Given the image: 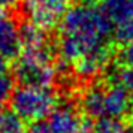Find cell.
<instances>
[{"instance_id":"6da1fadb","label":"cell","mask_w":133,"mask_h":133,"mask_svg":"<svg viewBox=\"0 0 133 133\" xmlns=\"http://www.w3.org/2000/svg\"><path fill=\"white\" fill-rule=\"evenodd\" d=\"M114 25L99 6L79 3L67 9L60 21L58 52L64 63L75 61L109 45Z\"/></svg>"},{"instance_id":"7a4b0ae2","label":"cell","mask_w":133,"mask_h":133,"mask_svg":"<svg viewBox=\"0 0 133 133\" xmlns=\"http://www.w3.org/2000/svg\"><path fill=\"white\" fill-rule=\"evenodd\" d=\"M11 109L25 123H37L48 118L57 105V97L51 87L21 84L15 87L11 96Z\"/></svg>"},{"instance_id":"3957f363","label":"cell","mask_w":133,"mask_h":133,"mask_svg":"<svg viewBox=\"0 0 133 133\" xmlns=\"http://www.w3.org/2000/svg\"><path fill=\"white\" fill-rule=\"evenodd\" d=\"M15 76L21 84L51 87L55 79V66L48 43L23 46L15 63Z\"/></svg>"},{"instance_id":"277c9868","label":"cell","mask_w":133,"mask_h":133,"mask_svg":"<svg viewBox=\"0 0 133 133\" xmlns=\"http://www.w3.org/2000/svg\"><path fill=\"white\" fill-rule=\"evenodd\" d=\"M21 9L29 21L49 30L60 24L64 14L70 8V0H19Z\"/></svg>"},{"instance_id":"5b68a950","label":"cell","mask_w":133,"mask_h":133,"mask_svg":"<svg viewBox=\"0 0 133 133\" xmlns=\"http://www.w3.org/2000/svg\"><path fill=\"white\" fill-rule=\"evenodd\" d=\"M103 105L105 117L121 120L133 115V99L132 93L127 90L121 81L111 82L103 87Z\"/></svg>"},{"instance_id":"8992f818","label":"cell","mask_w":133,"mask_h":133,"mask_svg":"<svg viewBox=\"0 0 133 133\" xmlns=\"http://www.w3.org/2000/svg\"><path fill=\"white\" fill-rule=\"evenodd\" d=\"M19 51V25L6 8H0V54L8 60H14L18 57Z\"/></svg>"},{"instance_id":"52a82bcc","label":"cell","mask_w":133,"mask_h":133,"mask_svg":"<svg viewBox=\"0 0 133 133\" xmlns=\"http://www.w3.org/2000/svg\"><path fill=\"white\" fill-rule=\"evenodd\" d=\"M81 124V115L75 111L72 105H60L51 111L48 115V126L51 133H78Z\"/></svg>"},{"instance_id":"ba28073f","label":"cell","mask_w":133,"mask_h":133,"mask_svg":"<svg viewBox=\"0 0 133 133\" xmlns=\"http://www.w3.org/2000/svg\"><path fill=\"white\" fill-rule=\"evenodd\" d=\"M112 57V45L109 43L103 48L93 51L90 54L81 57L75 61V72L76 75L82 76V78H90L94 76L96 73L103 70V67L106 66Z\"/></svg>"},{"instance_id":"9c48e42d","label":"cell","mask_w":133,"mask_h":133,"mask_svg":"<svg viewBox=\"0 0 133 133\" xmlns=\"http://www.w3.org/2000/svg\"><path fill=\"white\" fill-rule=\"evenodd\" d=\"M99 9L114 27L133 19V0H99Z\"/></svg>"},{"instance_id":"30bf717a","label":"cell","mask_w":133,"mask_h":133,"mask_svg":"<svg viewBox=\"0 0 133 133\" xmlns=\"http://www.w3.org/2000/svg\"><path fill=\"white\" fill-rule=\"evenodd\" d=\"M82 108L85 115L94 120L105 117V105H103V87H91L85 91L82 97Z\"/></svg>"},{"instance_id":"8fae6325","label":"cell","mask_w":133,"mask_h":133,"mask_svg":"<svg viewBox=\"0 0 133 133\" xmlns=\"http://www.w3.org/2000/svg\"><path fill=\"white\" fill-rule=\"evenodd\" d=\"M25 121L12 109L0 114V133H27Z\"/></svg>"},{"instance_id":"7c38bea8","label":"cell","mask_w":133,"mask_h":133,"mask_svg":"<svg viewBox=\"0 0 133 133\" xmlns=\"http://www.w3.org/2000/svg\"><path fill=\"white\" fill-rule=\"evenodd\" d=\"M14 78L9 73L3 72L0 73V114L5 111V106L8 105V102L11 100L14 91Z\"/></svg>"},{"instance_id":"4fadbf2b","label":"cell","mask_w":133,"mask_h":133,"mask_svg":"<svg viewBox=\"0 0 133 133\" xmlns=\"http://www.w3.org/2000/svg\"><path fill=\"white\" fill-rule=\"evenodd\" d=\"M112 37L118 45H126L133 41V19L126 21L123 24H118L114 27Z\"/></svg>"},{"instance_id":"5bb4252c","label":"cell","mask_w":133,"mask_h":133,"mask_svg":"<svg viewBox=\"0 0 133 133\" xmlns=\"http://www.w3.org/2000/svg\"><path fill=\"white\" fill-rule=\"evenodd\" d=\"M120 81L124 84V87L132 93V96H133V64L124 66L123 69H121Z\"/></svg>"},{"instance_id":"9a60e30c","label":"cell","mask_w":133,"mask_h":133,"mask_svg":"<svg viewBox=\"0 0 133 133\" xmlns=\"http://www.w3.org/2000/svg\"><path fill=\"white\" fill-rule=\"evenodd\" d=\"M118 61H120V64H123V67L129 66V64H133V41L126 43V45H123Z\"/></svg>"},{"instance_id":"2e32d148","label":"cell","mask_w":133,"mask_h":133,"mask_svg":"<svg viewBox=\"0 0 133 133\" xmlns=\"http://www.w3.org/2000/svg\"><path fill=\"white\" fill-rule=\"evenodd\" d=\"M78 133H97L96 132V121L88 115L81 117V124H79Z\"/></svg>"},{"instance_id":"e0dca14e","label":"cell","mask_w":133,"mask_h":133,"mask_svg":"<svg viewBox=\"0 0 133 133\" xmlns=\"http://www.w3.org/2000/svg\"><path fill=\"white\" fill-rule=\"evenodd\" d=\"M27 133H51V132H49V129L46 124L37 121V123H33L31 124V127L27 130Z\"/></svg>"},{"instance_id":"ac0fdd59","label":"cell","mask_w":133,"mask_h":133,"mask_svg":"<svg viewBox=\"0 0 133 133\" xmlns=\"http://www.w3.org/2000/svg\"><path fill=\"white\" fill-rule=\"evenodd\" d=\"M19 0H0V8H12L18 3Z\"/></svg>"},{"instance_id":"d6986e66","label":"cell","mask_w":133,"mask_h":133,"mask_svg":"<svg viewBox=\"0 0 133 133\" xmlns=\"http://www.w3.org/2000/svg\"><path fill=\"white\" fill-rule=\"evenodd\" d=\"M6 69H8V58H5L3 55L0 54V73L6 72Z\"/></svg>"},{"instance_id":"ffe728a7","label":"cell","mask_w":133,"mask_h":133,"mask_svg":"<svg viewBox=\"0 0 133 133\" xmlns=\"http://www.w3.org/2000/svg\"><path fill=\"white\" fill-rule=\"evenodd\" d=\"M115 133H129V132H126V130H124V127H123V129H120L118 132H115Z\"/></svg>"},{"instance_id":"44dd1931","label":"cell","mask_w":133,"mask_h":133,"mask_svg":"<svg viewBox=\"0 0 133 133\" xmlns=\"http://www.w3.org/2000/svg\"><path fill=\"white\" fill-rule=\"evenodd\" d=\"M132 133H133V120H132Z\"/></svg>"}]
</instances>
